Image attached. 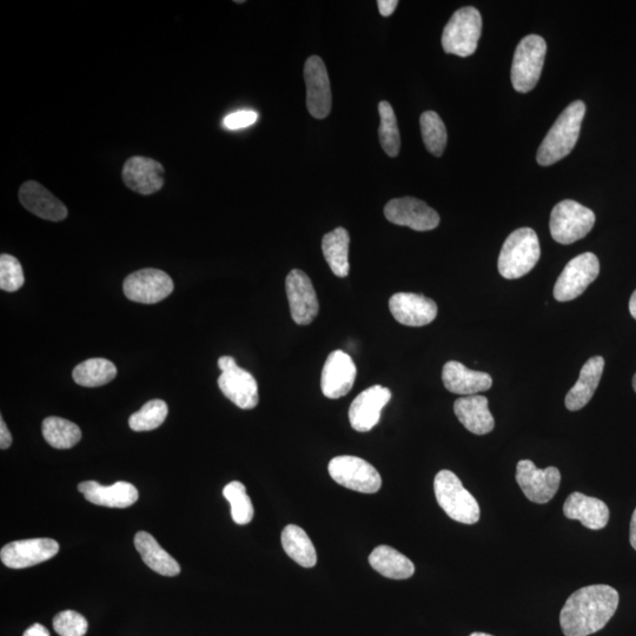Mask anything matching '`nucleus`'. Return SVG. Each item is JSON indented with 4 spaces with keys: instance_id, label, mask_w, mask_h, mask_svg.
Masks as SVG:
<instances>
[{
    "instance_id": "f257e3e1",
    "label": "nucleus",
    "mask_w": 636,
    "mask_h": 636,
    "mask_svg": "<svg viewBox=\"0 0 636 636\" xmlns=\"http://www.w3.org/2000/svg\"><path fill=\"white\" fill-rule=\"evenodd\" d=\"M619 606V593L611 586L593 585L569 596L560 614L566 636H588L601 631Z\"/></svg>"
},
{
    "instance_id": "f03ea898",
    "label": "nucleus",
    "mask_w": 636,
    "mask_h": 636,
    "mask_svg": "<svg viewBox=\"0 0 636 636\" xmlns=\"http://www.w3.org/2000/svg\"><path fill=\"white\" fill-rule=\"evenodd\" d=\"M585 115L586 105L582 101L569 104L562 111L540 145L536 159L542 167H549L571 154L578 142Z\"/></svg>"
},
{
    "instance_id": "7ed1b4c3",
    "label": "nucleus",
    "mask_w": 636,
    "mask_h": 636,
    "mask_svg": "<svg viewBox=\"0 0 636 636\" xmlns=\"http://www.w3.org/2000/svg\"><path fill=\"white\" fill-rule=\"evenodd\" d=\"M540 256V242L535 231L530 228L515 230L501 249L499 273L507 280H518L534 269Z\"/></svg>"
},
{
    "instance_id": "20e7f679",
    "label": "nucleus",
    "mask_w": 636,
    "mask_h": 636,
    "mask_svg": "<svg viewBox=\"0 0 636 636\" xmlns=\"http://www.w3.org/2000/svg\"><path fill=\"white\" fill-rule=\"evenodd\" d=\"M434 490L437 503L450 519L465 525H474L480 520L479 503L450 470H441L435 476Z\"/></svg>"
},
{
    "instance_id": "39448f33",
    "label": "nucleus",
    "mask_w": 636,
    "mask_h": 636,
    "mask_svg": "<svg viewBox=\"0 0 636 636\" xmlns=\"http://www.w3.org/2000/svg\"><path fill=\"white\" fill-rule=\"evenodd\" d=\"M481 31L482 17L479 10L473 6L457 10L443 30V50L459 57L472 56L479 44Z\"/></svg>"
},
{
    "instance_id": "423d86ee",
    "label": "nucleus",
    "mask_w": 636,
    "mask_h": 636,
    "mask_svg": "<svg viewBox=\"0 0 636 636\" xmlns=\"http://www.w3.org/2000/svg\"><path fill=\"white\" fill-rule=\"evenodd\" d=\"M546 53L547 44L541 36L529 35L522 39L512 65V83L516 91L527 94L539 83Z\"/></svg>"
},
{
    "instance_id": "0eeeda50",
    "label": "nucleus",
    "mask_w": 636,
    "mask_h": 636,
    "mask_svg": "<svg viewBox=\"0 0 636 636\" xmlns=\"http://www.w3.org/2000/svg\"><path fill=\"white\" fill-rule=\"evenodd\" d=\"M595 224V215L582 204L566 200L556 204L551 215V234L555 242L572 244L586 237Z\"/></svg>"
},
{
    "instance_id": "6e6552de",
    "label": "nucleus",
    "mask_w": 636,
    "mask_h": 636,
    "mask_svg": "<svg viewBox=\"0 0 636 636\" xmlns=\"http://www.w3.org/2000/svg\"><path fill=\"white\" fill-rule=\"evenodd\" d=\"M331 479L342 487L363 494H375L382 486V479L374 466L356 456H337L329 463Z\"/></svg>"
},
{
    "instance_id": "1a4fd4ad",
    "label": "nucleus",
    "mask_w": 636,
    "mask_h": 636,
    "mask_svg": "<svg viewBox=\"0 0 636 636\" xmlns=\"http://www.w3.org/2000/svg\"><path fill=\"white\" fill-rule=\"evenodd\" d=\"M222 374L218 377V387L227 399L244 410L254 409L260 396L255 377L237 366L234 357L222 356L218 360Z\"/></svg>"
},
{
    "instance_id": "9d476101",
    "label": "nucleus",
    "mask_w": 636,
    "mask_h": 636,
    "mask_svg": "<svg viewBox=\"0 0 636 636\" xmlns=\"http://www.w3.org/2000/svg\"><path fill=\"white\" fill-rule=\"evenodd\" d=\"M600 262L592 253L573 258L563 269L554 287V297L559 302L575 300L598 278Z\"/></svg>"
},
{
    "instance_id": "9b49d317",
    "label": "nucleus",
    "mask_w": 636,
    "mask_h": 636,
    "mask_svg": "<svg viewBox=\"0 0 636 636\" xmlns=\"http://www.w3.org/2000/svg\"><path fill=\"white\" fill-rule=\"evenodd\" d=\"M124 294L130 301L155 304L165 300L174 291L171 277L159 269H142L132 273L124 281Z\"/></svg>"
},
{
    "instance_id": "f8f14e48",
    "label": "nucleus",
    "mask_w": 636,
    "mask_h": 636,
    "mask_svg": "<svg viewBox=\"0 0 636 636\" xmlns=\"http://www.w3.org/2000/svg\"><path fill=\"white\" fill-rule=\"evenodd\" d=\"M516 481L528 500L543 505L558 493L561 474L558 468L539 469L532 461L522 460L516 467Z\"/></svg>"
},
{
    "instance_id": "ddd939ff",
    "label": "nucleus",
    "mask_w": 636,
    "mask_h": 636,
    "mask_svg": "<svg viewBox=\"0 0 636 636\" xmlns=\"http://www.w3.org/2000/svg\"><path fill=\"white\" fill-rule=\"evenodd\" d=\"M389 222L415 231H429L439 227L440 215L427 203L414 197L396 198L384 207Z\"/></svg>"
},
{
    "instance_id": "4468645a",
    "label": "nucleus",
    "mask_w": 636,
    "mask_h": 636,
    "mask_svg": "<svg viewBox=\"0 0 636 636\" xmlns=\"http://www.w3.org/2000/svg\"><path fill=\"white\" fill-rule=\"evenodd\" d=\"M291 317L298 326H308L320 310L313 282L302 270H291L286 280Z\"/></svg>"
},
{
    "instance_id": "2eb2a0df",
    "label": "nucleus",
    "mask_w": 636,
    "mask_h": 636,
    "mask_svg": "<svg viewBox=\"0 0 636 636\" xmlns=\"http://www.w3.org/2000/svg\"><path fill=\"white\" fill-rule=\"evenodd\" d=\"M304 81L307 85V108L317 119L327 118L333 104L330 81L322 58L313 56L304 65Z\"/></svg>"
},
{
    "instance_id": "dca6fc26",
    "label": "nucleus",
    "mask_w": 636,
    "mask_h": 636,
    "mask_svg": "<svg viewBox=\"0 0 636 636\" xmlns=\"http://www.w3.org/2000/svg\"><path fill=\"white\" fill-rule=\"evenodd\" d=\"M59 552L58 542L52 539H29L8 543L0 552L6 567L24 569L55 558Z\"/></svg>"
},
{
    "instance_id": "f3484780",
    "label": "nucleus",
    "mask_w": 636,
    "mask_h": 636,
    "mask_svg": "<svg viewBox=\"0 0 636 636\" xmlns=\"http://www.w3.org/2000/svg\"><path fill=\"white\" fill-rule=\"evenodd\" d=\"M357 369L351 357L342 350L328 356L322 370L321 389L331 400L341 399L354 387Z\"/></svg>"
},
{
    "instance_id": "a211bd4d",
    "label": "nucleus",
    "mask_w": 636,
    "mask_h": 636,
    "mask_svg": "<svg viewBox=\"0 0 636 636\" xmlns=\"http://www.w3.org/2000/svg\"><path fill=\"white\" fill-rule=\"evenodd\" d=\"M390 399H392V392L379 384L364 390L349 408L351 427L360 433H367L376 427L381 420L382 410Z\"/></svg>"
},
{
    "instance_id": "6ab92c4d",
    "label": "nucleus",
    "mask_w": 636,
    "mask_h": 636,
    "mask_svg": "<svg viewBox=\"0 0 636 636\" xmlns=\"http://www.w3.org/2000/svg\"><path fill=\"white\" fill-rule=\"evenodd\" d=\"M390 313L407 327H424L437 316V306L430 298L413 293H399L390 298Z\"/></svg>"
},
{
    "instance_id": "aec40b11",
    "label": "nucleus",
    "mask_w": 636,
    "mask_h": 636,
    "mask_svg": "<svg viewBox=\"0 0 636 636\" xmlns=\"http://www.w3.org/2000/svg\"><path fill=\"white\" fill-rule=\"evenodd\" d=\"M165 170L155 159L135 156L128 159L123 168L125 185L139 195H152L164 185Z\"/></svg>"
},
{
    "instance_id": "412c9836",
    "label": "nucleus",
    "mask_w": 636,
    "mask_h": 636,
    "mask_svg": "<svg viewBox=\"0 0 636 636\" xmlns=\"http://www.w3.org/2000/svg\"><path fill=\"white\" fill-rule=\"evenodd\" d=\"M19 201L33 215L51 222H61L68 217V209L55 195L35 181L25 182L19 190Z\"/></svg>"
},
{
    "instance_id": "4be33fe9",
    "label": "nucleus",
    "mask_w": 636,
    "mask_h": 636,
    "mask_svg": "<svg viewBox=\"0 0 636 636\" xmlns=\"http://www.w3.org/2000/svg\"><path fill=\"white\" fill-rule=\"evenodd\" d=\"M79 493L86 501L108 508H128L138 501V490L129 482L119 481L112 486H102L96 481H85L78 485Z\"/></svg>"
},
{
    "instance_id": "5701e85b",
    "label": "nucleus",
    "mask_w": 636,
    "mask_h": 636,
    "mask_svg": "<svg viewBox=\"0 0 636 636\" xmlns=\"http://www.w3.org/2000/svg\"><path fill=\"white\" fill-rule=\"evenodd\" d=\"M442 381L450 393L465 396L487 392L493 386V379L489 374L468 369L456 361L445 364L442 370Z\"/></svg>"
},
{
    "instance_id": "b1692460",
    "label": "nucleus",
    "mask_w": 636,
    "mask_h": 636,
    "mask_svg": "<svg viewBox=\"0 0 636 636\" xmlns=\"http://www.w3.org/2000/svg\"><path fill=\"white\" fill-rule=\"evenodd\" d=\"M563 513L567 519L578 520L593 530L605 528L609 521V509L604 501L578 492L568 496Z\"/></svg>"
},
{
    "instance_id": "393cba45",
    "label": "nucleus",
    "mask_w": 636,
    "mask_h": 636,
    "mask_svg": "<svg viewBox=\"0 0 636 636\" xmlns=\"http://www.w3.org/2000/svg\"><path fill=\"white\" fill-rule=\"evenodd\" d=\"M454 412L463 426L475 435H486L495 427L494 417L489 412L488 400L485 396L461 397L455 401Z\"/></svg>"
},
{
    "instance_id": "a878e982",
    "label": "nucleus",
    "mask_w": 636,
    "mask_h": 636,
    "mask_svg": "<svg viewBox=\"0 0 636 636\" xmlns=\"http://www.w3.org/2000/svg\"><path fill=\"white\" fill-rule=\"evenodd\" d=\"M604 369L605 360L601 356L592 357L583 364L578 382L574 384L566 396L565 402L568 410L578 412L587 406L588 402L592 400L595 390L599 387Z\"/></svg>"
},
{
    "instance_id": "bb28decb",
    "label": "nucleus",
    "mask_w": 636,
    "mask_h": 636,
    "mask_svg": "<svg viewBox=\"0 0 636 636\" xmlns=\"http://www.w3.org/2000/svg\"><path fill=\"white\" fill-rule=\"evenodd\" d=\"M135 547L142 560L152 571L163 576H177L181 567L172 556L159 546L154 536L147 532H138L135 536Z\"/></svg>"
},
{
    "instance_id": "cd10ccee",
    "label": "nucleus",
    "mask_w": 636,
    "mask_h": 636,
    "mask_svg": "<svg viewBox=\"0 0 636 636\" xmlns=\"http://www.w3.org/2000/svg\"><path fill=\"white\" fill-rule=\"evenodd\" d=\"M369 563L376 572L388 579L406 580L415 573L414 563L406 555L386 545L374 549L369 555Z\"/></svg>"
},
{
    "instance_id": "c85d7f7f",
    "label": "nucleus",
    "mask_w": 636,
    "mask_h": 636,
    "mask_svg": "<svg viewBox=\"0 0 636 636\" xmlns=\"http://www.w3.org/2000/svg\"><path fill=\"white\" fill-rule=\"evenodd\" d=\"M282 546L290 559L304 568H313L317 553L313 541L301 527L289 525L282 532Z\"/></svg>"
},
{
    "instance_id": "c756f323",
    "label": "nucleus",
    "mask_w": 636,
    "mask_h": 636,
    "mask_svg": "<svg viewBox=\"0 0 636 636\" xmlns=\"http://www.w3.org/2000/svg\"><path fill=\"white\" fill-rule=\"evenodd\" d=\"M349 233L344 228H337L323 237L322 251L324 258L334 275L340 278L349 274Z\"/></svg>"
},
{
    "instance_id": "7c9ffc66",
    "label": "nucleus",
    "mask_w": 636,
    "mask_h": 636,
    "mask_svg": "<svg viewBox=\"0 0 636 636\" xmlns=\"http://www.w3.org/2000/svg\"><path fill=\"white\" fill-rule=\"evenodd\" d=\"M117 368L114 363L105 359H90L74 369L72 377L78 386L96 388L105 386L115 380Z\"/></svg>"
},
{
    "instance_id": "2f4dec72",
    "label": "nucleus",
    "mask_w": 636,
    "mask_h": 636,
    "mask_svg": "<svg viewBox=\"0 0 636 636\" xmlns=\"http://www.w3.org/2000/svg\"><path fill=\"white\" fill-rule=\"evenodd\" d=\"M43 436L56 449H71L82 439V430L76 423L51 416L43 421Z\"/></svg>"
},
{
    "instance_id": "473e14b6",
    "label": "nucleus",
    "mask_w": 636,
    "mask_h": 636,
    "mask_svg": "<svg viewBox=\"0 0 636 636\" xmlns=\"http://www.w3.org/2000/svg\"><path fill=\"white\" fill-rule=\"evenodd\" d=\"M424 145L430 154L441 157L447 147V129L441 117L434 111H426L420 118Z\"/></svg>"
},
{
    "instance_id": "72a5a7b5",
    "label": "nucleus",
    "mask_w": 636,
    "mask_h": 636,
    "mask_svg": "<svg viewBox=\"0 0 636 636\" xmlns=\"http://www.w3.org/2000/svg\"><path fill=\"white\" fill-rule=\"evenodd\" d=\"M224 498L231 506V516L237 525H248L254 519L253 502L247 494V489L240 481L230 482L223 489Z\"/></svg>"
},
{
    "instance_id": "f704fd0d",
    "label": "nucleus",
    "mask_w": 636,
    "mask_h": 636,
    "mask_svg": "<svg viewBox=\"0 0 636 636\" xmlns=\"http://www.w3.org/2000/svg\"><path fill=\"white\" fill-rule=\"evenodd\" d=\"M379 112L381 117L379 135L382 149L389 157H396L400 154L401 136L393 106L382 101L379 104Z\"/></svg>"
},
{
    "instance_id": "c9c22d12",
    "label": "nucleus",
    "mask_w": 636,
    "mask_h": 636,
    "mask_svg": "<svg viewBox=\"0 0 636 636\" xmlns=\"http://www.w3.org/2000/svg\"><path fill=\"white\" fill-rule=\"evenodd\" d=\"M168 413L167 403L162 400H152L130 416L129 426L134 432H151L162 426Z\"/></svg>"
},
{
    "instance_id": "e433bc0d",
    "label": "nucleus",
    "mask_w": 636,
    "mask_h": 636,
    "mask_svg": "<svg viewBox=\"0 0 636 636\" xmlns=\"http://www.w3.org/2000/svg\"><path fill=\"white\" fill-rule=\"evenodd\" d=\"M25 277L21 262L15 256H0V289L15 293L24 286Z\"/></svg>"
},
{
    "instance_id": "4c0bfd02",
    "label": "nucleus",
    "mask_w": 636,
    "mask_h": 636,
    "mask_svg": "<svg viewBox=\"0 0 636 636\" xmlns=\"http://www.w3.org/2000/svg\"><path fill=\"white\" fill-rule=\"evenodd\" d=\"M53 628L59 636H84L88 632L89 624L82 614L64 611L53 619Z\"/></svg>"
},
{
    "instance_id": "58836bf2",
    "label": "nucleus",
    "mask_w": 636,
    "mask_h": 636,
    "mask_svg": "<svg viewBox=\"0 0 636 636\" xmlns=\"http://www.w3.org/2000/svg\"><path fill=\"white\" fill-rule=\"evenodd\" d=\"M258 114L253 110L236 111L223 119V125L228 130H240L251 127L257 122Z\"/></svg>"
},
{
    "instance_id": "ea45409f",
    "label": "nucleus",
    "mask_w": 636,
    "mask_h": 636,
    "mask_svg": "<svg viewBox=\"0 0 636 636\" xmlns=\"http://www.w3.org/2000/svg\"><path fill=\"white\" fill-rule=\"evenodd\" d=\"M11 445L12 436L8 426H6V423L2 417V419H0V448H2V450H5L10 448Z\"/></svg>"
},
{
    "instance_id": "a19ab883",
    "label": "nucleus",
    "mask_w": 636,
    "mask_h": 636,
    "mask_svg": "<svg viewBox=\"0 0 636 636\" xmlns=\"http://www.w3.org/2000/svg\"><path fill=\"white\" fill-rule=\"evenodd\" d=\"M397 5H399L397 0H379V2H377V6H379L380 13L383 17L392 16Z\"/></svg>"
},
{
    "instance_id": "79ce46f5",
    "label": "nucleus",
    "mask_w": 636,
    "mask_h": 636,
    "mask_svg": "<svg viewBox=\"0 0 636 636\" xmlns=\"http://www.w3.org/2000/svg\"><path fill=\"white\" fill-rule=\"evenodd\" d=\"M23 636H50V632L43 625L35 624L26 629Z\"/></svg>"
},
{
    "instance_id": "37998d69",
    "label": "nucleus",
    "mask_w": 636,
    "mask_h": 636,
    "mask_svg": "<svg viewBox=\"0 0 636 636\" xmlns=\"http://www.w3.org/2000/svg\"><path fill=\"white\" fill-rule=\"evenodd\" d=\"M629 541H631V545L636 551V508H635L633 516H632L631 536H629Z\"/></svg>"
},
{
    "instance_id": "c03bdc74",
    "label": "nucleus",
    "mask_w": 636,
    "mask_h": 636,
    "mask_svg": "<svg viewBox=\"0 0 636 636\" xmlns=\"http://www.w3.org/2000/svg\"><path fill=\"white\" fill-rule=\"evenodd\" d=\"M629 313H631L636 320V290L634 291L631 300H629Z\"/></svg>"
},
{
    "instance_id": "a18cd8bd",
    "label": "nucleus",
    "mask_w": 636,
    "mask_h": 636,
    "mask_svg": "<svg viewBox=\"0 0 636 636\" xmlns=\"http://www.w3.org/2000/svg\"><path fill=\"white\" fill-rule=\"evenodd\" d=\"M470 636H493V635L486 634V633H480V632H477V633H473V634H472V635H470Z\"/></svg>"
},
{
    "instance_id": "49530a36",
    "label": "nucleus",
    "mask_w": 636,
    "mask_h": 636,
    "mask_svg": "<svg viewBox=\"0 0 636 636\" xmlns=\"http://www.w3.org/2000/svg\"><path fill=\"white\" fill-rule=\"evenodd\" d=\"M633 388H634L635 393H636V374H635L634 379H633Z\"/></svg>"
}]
</instances>
